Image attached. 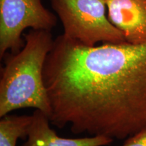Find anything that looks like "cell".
I'll list each match as a JSON object with an SVG mask.
<instances>
[{
  "label": "cell",
  "mask_w": 146,
  "mask_h": 146,
  "mask_svg": "<svg viewBox=\"0 0 146 146\" xmlns=\"http://www.w3.org/2000/svg\"><path fill=\"white\" fill-rule=\"evenodd\" d=\"M50 123L118 139L146 129V43L87 46L60 35L43 68Z\"/></svg>",
  "instance_id": "obj_1"
},
{
  "label": "cell",
  "mask_w": 146,
  "mask_h": 146,
  "mask_svg": "<svg viewBox=\"0 0 146 146\" xmlns=\"http://www.w3.org/2000/svg\"><path fill=\"white\" fill-rule=\"evenodd\" d=\"M24 37L23 48L7 55L1 68L0 117L26 108L39 110L49 117L51 107L43 68L54 39L52 31L33 29Z\"/></svg>",
  "instance_id": "obj_2"
},
{
  "label": "cell",
  "mask_w": 146,
  "mask_h": 146,
  "mask_svg": "<svg viewBox=\"0 0 146 146\" xmlns=\"http://www.w3.org/2000/svg\"><path fill=\"white\" fill-rule=\"evenodd\" d=\"M50 2L67 37L87 46L127 42L108 18L106 0H50Z\"/></svg>",
  "instance_id": "obj_3"
},
{
  "label": "cell",
  "mask_w": 146,
  "mask_h": 146,
  "mask_svg": "<svg viewBox=\"0 0 146 146\" xmlns=\"http://www.w3.org/2000/svg\"><path fill=\"white\" fill-rule=\"evenodd\" d=\"M56 15L45 8L42 0H0V58L8 51L16 54L23 48L25 29L52 31Z\"/></svg>",
  "instance_id": "obj_4"
},
{
  "label": "cell",
  "mask_w": 146,
  "mask_h": 146,
  "mask_svg": "<svg viewBox=\"0 0 146 146\" xmlns=\"http://www.w3.org/2000/svg\"><path fill=\"white\" fill-rule=\"evenodd\" d=\"M108 18L127 43H146V0H106Z\"/></svg>",
  "instance_id": "obj_5"
},
{
  "label": "cell",
  "mask_w": 146,
  "mask_h": 146,
  "mask_svg": "<svg viewBox=\"0 0 146 146\" xmlns=\"http://www.w3.org/2000/svg\"><path fill=\"white\" fill-rule=\"evenodd\" d=\"M50 120L45 113L35 110L27 141L21 146H105L111 144L113 139L105 136L81 138H65L58 135L50 128Z\"/></svg>",
  "instance_id": "obj_6"
},
{
  "label": "cell",
  "mask_w": 146,
  "mask_h": 146,
  "mask_svg": "<svg viewBox=\"0 0 146 146\" xmlns=\"http://www.w3.org/2000/svg\"><path fill=\"white\" fill-rule=\"evenodd\" d=\"M33 115H5L0 120V146H16L18 139L27 138Z\"/></svg>",
  "instance_id": "obj_7"
},
{
  "label": "cell",
  "mask_w": 146,
  "mask_h": 146,
  "mask_svg": "<svg viewBox=\"0 0 146 146\" xmlns=\"http://www.w3.org/2000/svg\"><path fill=\"white\" fill-rule=\"evenodd\" d=\"M122 146H146V129L127 138Z\"/></svg>",
  "instance_id": "obj_8"
}]
</instances>
